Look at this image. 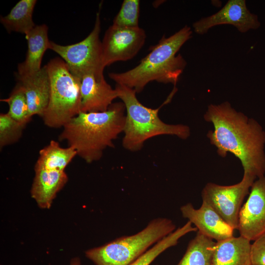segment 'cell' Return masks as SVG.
I'll list each match as a JSON object with an SVG mask.
<instances>
[{"mask_svg":"<svg viewBox=\"0 0 265 265\" xmlns=\"http://www.w3.org/2000/svg\"><path fill=\"white\" fill-rule=\"evenodd\" d=\"M214 130L207 137L221 157L230 153L238 159L243 174L256 180L265 173V132L255 120L236 110L228 102L210 105L204 115Z\"/></svg>","mask_w":265,"mask_h":265,"instance_id":"1","label":"cell"},{"mask_svg":"<svg viewBox=\"0 0 265 265\" xmlns=\"http://www.w3.org/2000/svg\"><path fill=\"white\" fill-rule=\"evenodd\" d=\"M126 116L122 102L112 103L105 111L80 112L63 127L59 139L91 163L99 160L106 148L113 147V141L124 131Z\"/></svg>","mask_w":265,"mask_h":265,"instance_id":"2","label":"cell"},{"mask_svg":"<svg viewBox=\"0 0 265 265\" xmlns=\"http://www.w3.org/2000/svg\"><path fill=\"white\" fill-rule=\"evenodd\" d=\"M192 33L191 28L185 26L168 37L163 35L136 67L123 73H110L109 77L116 84L133 89L136 93L153 81L176 85L186 65L182 55L176 54L192 37Z\"/></svg>","mask_w":265,"mask_h":265,"instance_id":"3","label":"cell"},{"mask_svg":"<svg viewBox=\"0 0 265 265\" xmlns=\"http://www.w3.org/2000/svg\"><path fill=\"white\" fill-rule=\"evenodd\" d=\"M116 90L126 108V122L122 139L123 147L131 152L140 150L144 142L150 138L160 135H175L182 139L190 135V129L183 124H168L159 116V111L164 104L171 100L174 93L160 107L153 109L145 106L137 99L136 92L125 85L116 84Z\"/></svg>","mask_w":265,"mask_h":265,"instance_id":"4","label":"cell"},{"mask_svg":"<svg viewBox=\"0 0 265 265\" xmlns=\"http://www.w3.org/2000/svg\"><path fill=\"white\" fill-rule=\"evenodd\" d=\"M176 229L171 219L155 218L136 234L90 249L85 251V256L96 265H130Z\"/></svg>","mask_w":265,"mask_h":265,"instance_id":"5","label":"cell"},{"mask_svg":"<svg viewBox=\"0 0 265 265\" xmlns=\"http://www.w3.org/2000/svg\"><path fill=\"white\" fill-rule=\"evenodd\" d=\"M50 80V97L42 117L45 125L63 127L81 112V80L73 75L60 58L46 65Z\"/></svg>","mask_w":265,"mask_h":265,"instance_id":"6","label":"cell"},{"mask_svg":"<svg viewBox=\"0 0 265 265\" xmlns=\"http://www.w3.org/2000/svg\"><path fill=\"white\" fill-rule=\"evenodd\" d=\"M100 14H96L94 27L83 40L72 45H61L50 41L49 49L59 55L66 63L71 73L81 79L92 74L98 79L104 78L103 65Z\"/></svg>","mask_w":265,"mask_h":265,"instance_id":"7","label":"cell"},{"mask_svg":"<svg viewBox=\"0 0 265 265\" xmlns=\"http://www.w3.org/2000/svg\"><path fill=\"white\" fill-rule=\"evenodd\" d=\"M255 181L243 174L241 181L233 185L208 183L202 191V201L209 204L234 230L238 229L242 202Z\"/></svg>","mask_w":265,"mask_h":265,"instance_id":"8","label":"cell"},{"mask_svg":"<svg viewBox=\"0 0 265 265\" xmlns=\"http://www.w3.org/2000/svg\"><path fill=\"white\" fill-rule=\"evenodd\" d=\"M146 37L144 30L140 27H123L112 25L102 41L104 67L132 58L144 45Z\"/></svg>","mask_w":265,"mask_h":265,"instance_id":"9","label":"cell"},{"mask_svg":"<svg viewBox=\"0 0 265 265\" xmlns=\"http://www.w3.org/2000/svg\"><path fill=\"white\" fill-rule=\"evenodd\" d=\"M221 25H232L241 33L257 29L261 26L257 15L249 11L245 0H229L218 12L195 22L192 27L195 32L202 35Z\"/></svg>","mask_w":265,"mask_h":265,"instance_id":"10","label":"cell"},{"mask_svg":"<svg viewBox=\"0 0 265 265\" xmlns=\"http://www.w3.org/2000/svg\"><path fill=\"white\" fill-rule=\"evenodd\" d=\"M242 236L254 241L265 233V176L256 180L241 207L238 229Z\"/></svg>","mask_w":265,"mask_h":265,"instance_id":"11","label":"cell"},{"mask_svg":"<svg viewBox=\"0 0 265 265\" xmlns=\"http://www.w3.org/2000/svg\"><path fill=\"white\" fill-rule=\"evenodd\" d=\"M182 216L197 228L198 231L216 241L233 237L234 229L207 202L200 208L188 203L180 208Z\"/></svg>","mask_w":265,"mask_h":265,"instance_id":"12","label":"cell"},{"mask_svg":"<svg viewBox=\"0 0 265 265\" xmlns=\"http://www.w3.org/2000/svg\"><path fill=\"white\" fill-rule=\"evenodd\" d=\"M81 112H102L107 109L112 101L118 98L117 91L105 78L97 79L92 74L81 79Z\"/></svg>","mask_w":265,"mask_h":265,"instance_id":"13","label":"cell"},{"mask_svg":"<svg viewBox=\"0 0 265 265\" xmlns=\"http://www.w3.org/2000/svg\"><path fill=\"white\" fill-rule=\"evenodd\" d=\"M17 78L25 90L30 116L38 115L42 118L50 97V80L47 66L30 75H17Z\"/></svg>","mask_w":265,"mask_h":265,"instance_id":"14","label":"cell"},{"mask_svg":"<svg viewBox=\"0 0 265 265\" xmlns=\"http://www.w3.org/2000/svg\"><path fill=\"white\" fill-rule=\"evenodd\" d=\"M35 176L30 190L31 197L42 209H49L57 193L68 178L65 171L34 168Z\"/></svg>","mask_w":265,"mask_h":265,"instance_id":"15","label":"cell"},{"mask_svg":"<svg viewBox=\"0 0 265 265\" xmlns=\"http://www.w3.org/2000/svg\"><path fill=\"white\" fill-rule=\"evenodd\" d=\"M250 241L240 236L215 242L212 265H252Z\"/></svg>","mask_w":265,"mask_h":265,"instance_id":"16","label":"cell"},{"mask_svg":"<svg viewBox=\"0 0 265 265\" xmlns=\"http://www.w3.org/2000/svg\"><path fill=\"white\" fill-rule=\"evenodd\" d=\"M48 27L45 24L35 26L26 34L27 51L25 61L18 66L17 75L25 76L39 71L43 55L49 49L50 41L48 36Z\"/></svg>","mask_w":265,"mask_h":265,"instance_id":"17","label":"cell"},{"mask_svg":"<svg viewBox=\"0 0 265 265\" xmlns=\"http://www.w3.org/2000/svg\"><path fill=\"white\" fill-rule=\"evenodd\" d=\"M77 155L76 151L72 147L62 148L58 142L52 140L39 151V156L34 168L64 171L66 166Z\"/></svg>","mask_w":265,"mask_h":265,"instance_id":"18","label":"cell"},{"mask_svg":"<svg viewBox=\"0 0 265 265\" xmlns=\"http://www.w3.org/2000/svg\"><path fill=\"white\" fill-rule=\"evenodd\" d=\"M36 0H21L5 16L1 17L0 22L7 30L26 34L35 26L32 14Z\"/></svg>","mask_w":265,"mask_h":265,"instance_id":"19","label":"cell"},{"mask_svg":"<svg viewBox=\"0 0 265 265\" xmlns=\"http://www.w3.org/2000/svg\"><path fill=\"white\" fill-rule=\"evenodd\" d=\"M215 243L213 239L197 231L177 265H212Z\"/></svg>","mask_w":265,"mask_h":265,"instance_id":"20","label":"cell"},{"mask_svg":"<svg viewBox=\"0 0 265 265\" xmlns=\"http://www.w3.org/2000/svg\"><path fill=\"white\" fill-rule=\"evenodd\" d=\"M9 106L8 113L15 120L25 125L31 120L28 103L23 87L19 83L16 85L7 98L0 99Z\"/></svg>","mask_w":265,"mask_h":265,"instance_id":"21","label":"cell"},{"mask_svg":"<svg viewBox=\"0 0 265 265\" xmlns=\"http://www.w3.org/2000/svg\"><path fill=\"white\" fill-rule=\"evenodd\" d=\"M26 125L13 119L7 112L0 114V148L14 144L22 137Z\"/></svg>","mask_w":265,"mask_h":265,"instance_id":"22","label":"cell"},{"mask_svg":"<svg viewBox=\"0 0 265 265\" xmlns=\"http://www.w3.org/2000/svg\"><path fill=\"white\" fill-rule=\"evenodd\" d=\"M140 10L139 0H124L113 21L112 25L123 27H137Z\"/></svg>","mask_w":265,"mask_h":265,"instance_id":"23","label":"cell"},{"mask_svg":"<svg viewBox=\"0 0 265 265\" xmlns=\"http://www.w3.org/2000/svg\"><path fill=\"white\" fill-rule=\"evenodd\" d=\"M179 236L172 233L158 241L144 254L130 265H150L161 253L177 244Z\"/></svg>","mask_w":265,"mask_h":265,"instance_id":"24","label":"cell"},{"mask_svg":"<svg viewBox=\"0 0 265 265\" xmlns=\"http://www.w3.org/2000/svg\"><path fill=\"white\" fill-rule=\"evenodd\" d=\"M251 258L252 265H265V233L251 244Z\"/></svg>","mask_w":265,"mask_h":265,"instance_id":"25","label":"cell"},{"mask_svg":"<svg viewBox=\"0 0 265 265\" xmlns=\"http://www.w3.org/2000/svg\"><path fill=\"white\" fill-rule=\"evenodd\" d=\"M70 265H81L80 259L79 258L72 259L70 262Z\"/></svg>","mask_w":265,"mask_h":265,"instance_id":"26","label":"cell"},{"mask_svg":"<svg viewBox=\"0 0 265 265\" xmlns=\"http://www.w3.org/2000/svg\"></svg>","mask_w":265,"mask_h":265,"instance_id":"27","label":"cell"}]
</instances>
